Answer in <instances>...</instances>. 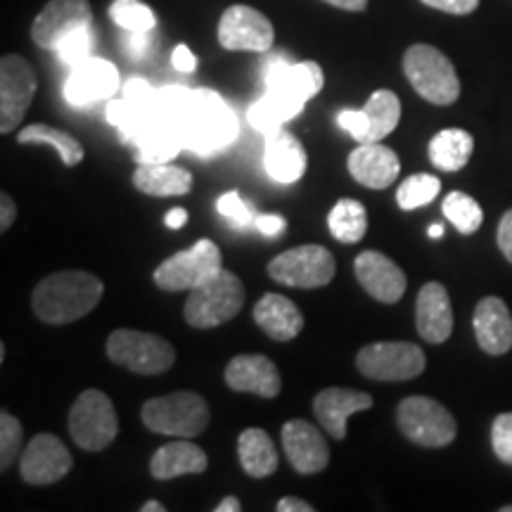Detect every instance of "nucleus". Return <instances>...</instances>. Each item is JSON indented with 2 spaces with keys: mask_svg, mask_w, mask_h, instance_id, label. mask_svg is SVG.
I'll list each match as a JSON object with an SVG mask.
<instances>
[{
  "mask_svg": "<svg viewBox=\"0 0 512 512\" xmlns=\"http://www.w3.org/2000/svg\"><path fill=\"white\" fill-rule=\"evenodd\" d=\"M159 102L164 117L178 128L183 150L207 157L226 150L238 138V117L219 93L207 88L192 91L171 83L159 91Z\"/></svg>",
  "mask_w": 512,
  "mask_h": 512,
  "instance_id": "f257e3e1",
  "label": "nucleus"
},
{
  "mask_svg": "<svg viewBox=\"0 0 512 512\" xmlns=\"http://www.w3.org/2000/svg\"><path fill=\"white\" fill-rule=\"evenodd\" d=\"M102 287L98 275L88 271H60L36 285L31 306L48 325H67L91 313L100 304Z\"/></svg>",
  "mask_w": 512,
  "mask_h": 512,
  "instance_id": "f03ea898",
  "label": "nucleus"
},
{
  "mask_svg": "<svg viewBox=\"0 0 512 512\" xmlns=\"http://www.w3.org/2000/svg\"><path fill=\"white\" fill-rule=\"evenodd\" d=\"M245 306V285L235 273L221 268L219 273L204 280L200 287L190 290L185 302V320L197 330L219 328L235 318Z\"/></svg>",
  "mask_w": 512,
  "mask_h": 512,
  "instance_id": "7ed1b4c3",
  "label": "nucleus"
},
{
  "mask_svg": "<svg viewBox=\"0 0 512 512\" xmlns=\"http://www.w3.org/2000/svg\"><path fill=\"white\" fill-rule=\"evenodd\" d=\"M403 74L415 93L432 105H453L460 98L456 67L439 48L415 43L403 55Z\"/></svg>",
  "mask_w": 512,
  "mask_h": 512,
  "instance_id": "20e7f679",
  "label": "nucleus"
},
{
  "mask_svg": "<svg viewBox=\"0 0 512 512\" xmlns=\"http://www.w3.org/2000/svg\"><path fill=\"white\" fill-rule=\"evenodd\" d=\"M140 418L150 432L192 439L209 427V406L200 394L176 392L147 401Z\"/></svg>",
  "mask_w": 512,
  "mask_h": 512,
  "instance_id": "39448f33",
  "label": "nucleus"
},
{
  "mask_svg": "<svg viewBox=\"0 0 512 512\" xmlns=\"http://www.w3.org/2000/svg\"><path fill=\"white\" fill-rule=\"evenodd\" d=\"M107 356L138 375H162L176 363V349L164 337L140 330H114L107 339Z\"/></svg>",
  "mask_w": 512,
  "mask_h": 512,
  "instance_id": "423d86ee",
  "label": "nucleus"
},
{
  "mask_svg": "<svg viewBox=\"0 0 512 512\" xmlns=\"http://www.w3.org/2000/svg\"><path fill=\"white\" fill-rule=\"evenodd\" d=\"M396 422L403 437L425 448L448 446L458 434L453 415L430 396H408L399 403Z\"/></svg>",
  "mask_w": 512,
  "mask_h": 512,
  "instance_id": "0eeeda50",
  "label": "nucleus"
},
{
  "mask_svg": "<svg viewBox=\"0 0 512 512\" xmlns=\"http://www.w3.org/2000/svg\"><path fill=\"white\" fill-rule=\"evenodd\" d=\"M119 418L110 396L100 389H86L69 413V434L83 451H102L117 439Z\"/></svg>",
  "mask_w": 512,
  "mask_h": 512,
  "instance_id": "6e6552de",
  "label": "nucleus"
},
{
  "mask_svg": "<svg viewBox=\"0 0 512 512\" xmlns=\"http://www.w3.org/2000/svg\"><path fill=\"white\" fill-rule=\"evenodd\" d=\"M223 268L221 249L211 240L195 242L185 252L162 261L155 271V283L164 292H190Z\"/></svg>",
  "mask_w": 512,
  "mask_h": 512,
  "instance_id": "1a4fd4ad",
  "label": "nucleus"
},
{
  "mask_svg": "<svg viewBox=\"0 0 512 512\" xmlns=\"http://www.w3.org/2000/svg\"><path fill=\"white\" fill-rule=\"evenodd\" d=\"M337 264L335 256L320 245H302L278 254L268 264V275L275 283L285 287H299V290H313V287L328 285L335 278Z\"/></svg>",
  "mask_w": 512,
  "mask_h": 512,
  "instance_id": "9d476101",
  "label": "nucleus"
},
{
  "mask_svg": "<svg viewBox=\"0 0 512 512\" xmlns=\"http://www.w3.org/2000/svg\"><path fill=\"white\" fill-rule=\"evenodd\" d=\"M425 351L411 342H380L363 347L356 368L377 382H406L425 370Z\"/></svg>",
  "mask_w": 512,
  "mask_h": 512,
  "instance_id": "9b49d317",
  "label": "nucleus"
},
{
  "mask_svg": "<svg viewBox=\"0 0 512 512\" xmlns=\"http://www.w3.org/2000/svg\"><path fill=\"white\" fill-rule=\"evenodd\" d=\"M36 93V74L22 55L0 60V131L10 133L27 117Z\"/></svg>",
  "mask_w": 512,
  "mask_h": 512,
  "instance_id": "f8f14e48",
  "label": "nucleus"
},
{
  "mask_svg": "<svg viewBox=\"0 0 512 512\" xmlns=\"http://www.w3.org/2000/svg\"><path fill=\"white\" fill-rule=\"evenodd\" d=\"M401 119V100L392 91H375L363 110H342L337 124L351 133L358 143H380L394 133Z\"/></svg>",
  "mask_w": 512,
  "mask_h": 512,
  "instance_id": "ddd939ff",
  "label": "nucleus"
},
{
  "mask_svg": "<svg viewBox=\"0 0 512 512\" xmlns=\"http://www.w3.org/2000/svg\"><path fill=\"white\" fill-rule=\"evenodd\" d=\"M119 88V69L110 60L91 55L72 67L64 81V100L72 107H93L102 100H112Z\"/></svg>",
  "mask_w": 512,
  "mask_h": 512,
  "instance_id": "4468645a",
  "label": "nucleus"
},
{
  "mask_svg": "<svg viewBox=\"0 0 512 512\" xmlns=\"http://www.w3.org/2000/svg\"><path fill=\"white\" fill-rule=\"evenodd\" d=\"M275 41V29L264 12L249 5H230L219 22V43L226 50L266 53Z\"/></svg>",
  "mask_w": 512,
  "mask_h": 512,
  "instance_id": "2eb2a0df",
  "label": "nucleus"
},
{
  "mask_svg": "<svg viewBox=\"0 0 512 512\" xmlns=\"http://www.w3.org/2000/svg\"><path fill=\"white\" fill-rule=\"evenodd\" d=\"M93 24V10L88 0H50L31 24V38L38 48L55 50L76 29Z\"/></svg>",
  "mask_w": 512,
  "mask_h": 512,
  "instance_id": "dca6fc26",
  "label": "nucleus"
},
{
  "mask_svg": "<svg viewBox=\"0 0 512 512\" xmlns=\"http://www.w3.org/2000/svg\"><path fill=\"white\" fill-rule=\"evenodd\" d=\"M19 470H22V479L27 484H55L72 470V453L67 451V446L55 434H36L24 446L22 458H19Z\"/></svg>",
  "mask_w": 512,
  "mask_h": 512,
  "instance_id": "f3484780",
  "label": "nucleus"
},
{
  "mask_svg": "<svg viewBox=\"0 0 512 512\" xmlns=\"http://www.w3.org/2000/svg\"><path fill=\"white\" fill-rule=\"evenodd\" d=\"M266 91L283 93L287 98L299 102V105H306L311 98H316L323 88L325 76L323 69L318 67L316 62H285L280 57H275L266 64L264 72Z\"/></svg>",
  "mask_w": 512,
  "mask_h": 512,
  "instance_id": "a211bd4d",
  "label": "nucleus"
},
{
  "mask_svg": "<svg viewBox=\"0 0 512 512\" xmlns=\"http://www.w3.org/2000/svg\"><path fill=\"white\" fill-rule=\"evenodd\" d=\"M283 446L287 460L299 475H316L330 463V448L323 434L311 422L290 420L283 427Z\"/></svg>",
  "mask_w": 512,
  "mask_h": 512,
  "instance_id": "6ab92c4d",
  "label": "nucleus"
},
{
  "mask_svg": "<svg viewBox=\"0 0 512 512\" xmlns=\"http://www.w3.org/2000/svg\"><path fill=\"white\" fill-rule=\"evenodd\" d=\"M373 408V396L366 392H356L347 387H328L313 399V413L325 432L332 439L347 437V422L351 415Z\"/></svg>",
  "mask_w": 512,
  "mask_h": 512,
  "instance_id": "aec40b11",
  "label": "nucleus"
},
{
  "mask_svg": "<svg viewBox=\"0 0 512 512\" xmlns=\"http://www.w3.org/2000/svg\"><path fill=\"white\" fill-rule=\"evenodd\" d=\"M354 271L363 290L377 302L396 304L406 292V275L382 252L358 254Z\"/></svg>",
  "mask_w": 512,
  "mask_h": 512,
  "instance_id": "412c9836",
  "label": "nucleus"
},
{
  "mask_svg": "<svg viewBox=\"0 0 512 512\" xmlns=\"http://www.w3.org/2000/svg\"><path fill=\"white\" fill-rule=\"evenodd\" d=\"M226 384L235 392L256 394L261 399H273L283 389L275 363L261 354L235 356L226 368Z\"/></svg>",
  "mask_w": 512,
  "mask_h": 512,
  "instance_id": "4be33fe9",
  "label": "nucleus"
},
{
  "mask_svg": "<svg viewBox=\"0 0 512 512\" xmlns=\"http://www.w3.org/2000/svg\"><path fill=\"white\" fill-rule=\"evenodd\" d=\"M349 174L358 183L373 190H384L396 181L401 171V162L394 150L380 143H361L356 150H351L347 159Z\"/></svg>",
  "mask_w": 512,
  "mask_h": 512,
  "instance_id": "5701e85b",
  "label": "nucleus"
},
{
  "mask_svg": "<svg viewBox=\"0 0 512 512\" xmlns=\"http://www.w3.org/2000/svg\"><path fill=\"white\" fill-rule=\"evenodd\" d=\"M472 328L479 349L491 356H503L512 349V316L503 299L484 297L472 316Z\"/></svg>",
  "mask_w": 512,
  "mask_h": 512,
  "instance_id": "b1692460",
  "label": "nucleus"
},
{
  "mask_svg": "<svg viewBox=\"0 0 512 512\" xmlns=\"http://www.w3.org/2000/svg\"><path fill=\"white\" fill-rule=\"evenodd\" d=\"M415 325L420 337L430 344H444L453 332V311L446 287L427 283L415 302Z\"/></svg>",
  "mask_w": 512,
  "mask_h": 512,
  "instance_id": "393cba45",
  "label": "nucleus"
},
{
  "mask_svg": "<svg viewBox=\"0 0 512 512\" xmlns=\"http://www.w3.org/2000/svg\"><path fill=\"white\" fill-rule=\"evenodd\" d=\"M254 320L268 337L275 342H290L302 332L304 316L297 304L283 297V294L268 292L254 306Z\"/></svg>",
  "mask_w": 512,
  "mask_h": 512,
  "instance_id": "a878e982",
  "label": "nucleus"
},
{
  "mask_svg": "<svg viewBox=\"0 0 512 512\" xmlns=\"http://www.w3.org/2000/svg\"><path fill=\"white\" fill-rule=\"evenodd\" d=\"M264 166L268 176L278 183H294L306 171V152L302 143L287 131H278L266 138Z\"/></svg>",
  "mask_w": 512,
  "mask_h": 512,
  "instance_id": "bb28decb",
  "label": "nucleus"
},
{
  "mask_svg": "<svg viewBox=\"0 0 512 512\" xmlns=\"http://www.w3.org/2000/svg\"><path fill=\"white\" fill-rule=\"evenodd\" d=\"M209 458L200 446L190 444V441H171L157 448V453L150 460V472L155 479H176L181 475H200L207 470Z\"/></svg>",
  "mask_w": 512,
  "mask_h": 512,
  "instance_id": "cd10ccee",
  "label": "nucleus"
},
{
  "mask_svg": "<svg viewBox=\"0 0 512 512\" xmlns=\"http://www.w3.org/2000/svg\"><path fill=\"white\" fill-rule=\"evenodd\" d=\"M133 185L152 197H178L192 190V174L183 166L138 164Z\"/></svg>",
  "mask_w": 512,
  "mask_h": 512,
  "instance_id": "c85d7f7f",
  "label": "nucleus"
},
{
  "mask_svg": "<svg viewBox=\"0 0 512 512\" xmlns=\"http://www.w3.org/2000/svg\"><path fill=\"white\" fill-rule=\"evenodd\" d=\"M238 456L242 470L254 479H266L278 470V453L273 439L259 427H249L238 439Z\"/></svg>",
  "mask_w": 512,
  "mask_h": 512,
  "instance_id": "c756f323",
  "label": "nucleus"
},
{
  "mask_svg": "<svg viewBox=\"0 0 512 512\" xmlns=\"http://www.w3.org/2000/svg\"><path fill=\"white\" fill-rule=\"evenodd\" d=\"M304 110V105L294 102L290 98H285L283 93L275 91H266L264 98L256 100L252 107H249L247 119L256 131L264 133V136H275L278 131H283V126L287 121L297 117L299 112Z\"/></svg>",
  "mask_w": 512,
  "mask_h": 512,
  "instance_id": "7c9ffc66",
  "label": "nucleus"
},
{
  "mask_svg": "<svg viewBox=\"0 0 512 512\" xmlns=\"http://www.w3.org/2000/svg\"><path fill=\"white\" fill-rule=\"evenodd\" d=\"M475 138L463 128H444L430 140V159L441 171H460L470 162Z\"/></svg>",
  "mask_w": 512,
  "mask_h": 512,
  "instance_id": "2f4dec72",
  "label": "nucleus"
},
{
  "mask_svg": "<svg viewBox=\"0 0 512 512\" xmlns=\"http://www.w3.org/2000/svg\"><path fill=\"white\" fill-rule=\"evenodd\" d=\"M328 226L332 238L344 242V245H354V242H361L363 235H366L368 211L361 202L344 197V200H339L335 207H332L328 216Z\"/></svg>",
  "mask_w": 512,
  "mask_h": 512,
  "instance_id": "473e14b6",
  "label": "nucleus"
},
{
  "mask_svg": "<svg viewBox=\"0 0 512 512\" xmlns=\"http://www.w3.org/2000/svg\"><path fill=\"white\" fill-rule=\"evenodd\" d=\"M19 145H50L60 152L64 166H76L83 159V147L74 136H69L67 131L53 128L48 124H31L19 131L17 136Z\"/></svg>",
  "mask_w": 512,
  "mask_h": 512,
  "instance_id": "72a5a7b5",
  "label": "nucleus"
},
{
  "mask_svg": "<svg viewBox=\"0 0 512 512\" xmlns=\"http://www.w3.org/2000/svg\"><path fill=\"white\" fill-rule=\"evenodd\" d=\"M441 211L448 221L453 223V228L463 235L477 233L479 226L484 221V211L479 207L477 200H472L465 192H448L444 204H441Z\"/></svg>",
  "mask_w": 512,
  "mask_h": 512,
  "instance_id": "f704fd0d",
  "label": "nucleus"
},
{
  "mask_svg": "<svg viewBox=\"0 0 512 512\" xmlns=\"http://www.w3.org/2000/svg\"><path fill=\"white\" fill-rule=\"evenodd\" d=\"M441 192V181L430 174H415L406 178L396 190V202L403 211H413L430 204Z\"/></svg>",
  "mask_w": 512,
  "mask_h": 512,
  "instance_id": "c9c22d12",
  "label": "nucleus"
},
{
  "mask_svg": "<svg viewBox=\"0 0 512 512\" xmlns=\"http://www.w3.org/2000/svg\"><path fill=\"white\" fill-rule=\"evenodd\" d=\"M110 17L117 27L126 31H152L157 27L155 12L143 0H114Z\"/></svg>",
  "mask_w": 512,
  "mask_h": 512,
  "instance_id": "e433bc0d",
  "label": "nucleus"
},
{
  "mask_svg": "<svg viewBox=\"0 0 512 512\" xmlns=\"http://www.w3.org/2000/svg\"><path fill=\"white\" fill-rule=\"evenodd\" d=\"M24 446V430L22 422L8 411L0 413V470H8L15 465Z\"/></svg>",
  "mask_w": 512,
  "mask_h": 512,
  "instance_id": "4c0bfd02",
  "label": "nucleus"
},
{
  "mask_svg": "<svg viewBox=\"0 0 512 512\" xmlns=\"http://www.w3.org/2000/svg\"><path fill=\"white\" fill-rule=\"evenodd\" d=\"M91 50H93V31L91 27H86V29H76L74 34L64 38L60 46L55 48V53L64 64H67V67H74V64H79L86 60V57H91Z\"/></svg>",
  "mask_w": 512,
  "mask_h": 512,
  "instance_id": "58836bf2",
  "label": "nucleus"
},
{
  "mask_svg": "<svg viewBox=\"0 0 512 512\" xmlns=\"http://www.w3.org/2000/svg\"><path fill=\"white\" fill-rule=\"evenodd\" d=\"M491 446L496 458L505 465H512V413H501L491 425Z\"/></svg>",
  "mask_w": 512,
  "mask_h": 512,
  "instance_id": "ea45409f",
  "label": "nucleus"
},
{
  "mask_svg": "<svg viewBox=\"0 0 512 512\" xmlns=\"http://www.w3.org/2000/svg\"><path fill=\"white\" fill-rule=\"evenodd\" d=\"M216 209H219L221 216H226V219L238 223V226H245V223H249V219H252V216H249L247 204L242 202V197L235 190L221 195L219 202H216Z\"/></svg>",
  "mask_w": 512,
  "mask_h": 512,
  "instance_id": "a19ab883",
  "label": "nucleus"
},
{
  "mask_svg": "<svg viewBox=\"0 0 512 512\" xmlns=\"http://www.w3.org/2000/svg\"><path fill=\"white\" fill-rule=\"evenodd\" d=\"M427 8L448 12V15H470L479 8V0H420Z\"/></svg>",
  "mask_w": 512,
  "mask_h": 512,
  "instance_id": "79ce46f5",
  "label": "nucleus"
},
{
  "mask_svg": "<svg viewBox=\"0 0 512 512\" xmlns=\"http://www.w3.org/2000/svg\"><path fill=\"white\" fill-rule=\"evenodd\" d=\"M498 249L512 264V209L505 211L501 223H498Z\"/></svg>",
  "mask_w": 512,
  "mask_h": 512,
  "instance_id": "37998d69",
  "label": "nucleus"
},
{
  "mask_svg": "<svg viewBox=\"0 0 512 512\" xmlns=\"http://www.w3.org/2000/svg\"><path fill=\"white\" fill-rule=\"evenodd\" d=\"M171 64H174L176 72H183V74H192L197 69V57L192 55V50L188 46H176L174 48V55H171Z\"/></svg>",
  "mask_w": 512,
  "mask_h": 512,
  "instance_id": "c03bdc74",
  "label": "nucleus"
},
{
  "mask_svg": "<svg viewBox=\"0 0 512 512\" xmlns=\"http://www.w3.org/2000/svg\"><path fill=\"white\" fill-rule=\"evenodd\" d=\"M128 41H126V53L133 57V60H140V57H145L147 48H150V38L147 34L150 31H128Z\"/></svg>",
  "mask_w": 512,
  "mask_h": 512,
  "instance_id": "a18cd8bd",
  "label": "nucleus"
},
{
  "mask_svg": "<svg viewBox=\"0 0 512 512\" xmlns=\"http://www.w3.org/2000/svg\"><path fill=\"white\" fill-rule=\"evenodd\" d=\"M285 219L278 214H261L256 216V228H259V233L264 235H280L285 230Z\"/></svg>",
  "mask_w": 512,
  "mask_h": 512,
  "instance_id": "49530a36",
  "label": "nucleus"
},
{
  "mask_svg": "<svg viewBox=\"0 0 512 512\" xmlns=\"http://www.w3.org/2000/svg\"><path fill=\"white\" fill-rule=\"evenodd\" d=\"M15 216H17V207L15 202H12L10 195H0V230L3 233H8L12 223H15Z\"/></svg>",
  "mask_w": 512,
  "mask_h": 512,
  "instance_id": "de8ad7c7",
  "label": "nucleus"
},
{
  "mask_svg": "<svg viewBox=\"0 0 512 512\" xmlns=\"http://www.w3.org/2000/svg\"><path fill=\"white\" fill-rule=\"evenodd\" d=\"M278 512H311L313 505L306 503L304 498H294V496H285L280 498L278 505H275Z\"/></svg>",
  "mask_w": 512,
  "mask_h": 512,
  "instance_id": "09e8293b",
  "label": "nucleus"
},
{
  "mask_svg": "<svg viewBox=\"0 0 512 512\" xmlns=\"http://www.w3.org/2000/svg\"><path fill=\"white\" fill-rule=\"evenodd\" d=\"M164 223H166V228L181 230L185 223H188V211L181 209V207L169 209V211H166V216H164Z\"/></svg>",
  "mask_w": 512,
  "mask_h": 512,
  "instance_id": "8fccbe9b",
  "label": "nucleus"
},
{
  "mask_svg": "<svg viewBox=\"0 0 512 512\" xmlns=\"http://www.w3.org/2000/svg\"><path fill=\"white\" fill-rule=\"evenodd\" d=\"M323 3L347 12H363L368 8V0H323Z\"/></svg>",
  "mask_w": 512,
  "mask_h": 512,
  "instance_id": "3c124183",
  "label": "nucleus"
},
{
  "mask_svg": "<svg viewBox=\"0 0 512 512\" xmlns=\"http://www.w3.org/2000/svg\"><path fill=\"white\" fill-rule=\"evenodd\" d=\"M214 510H216V512H240L242 505H240V501H238V498H235V496H226L219 505H216Z\"/></svg>",
  "mask_w": 512,
  "mask_h": 512,
  "instance_id": "603ef678",
  "label": "nucleus"
},
{
  "mask_svg": "<svg viewBox=\"0 0 512 512\" xmlns=\"http://www.w3.org/2000/svg\"><path fill=\"white\" fill-rule=\"evenodd\" d=\"M166 508L159 501H147L143 503V508H140V512H164Z\"/></svg>",
  "mask_w": 512,
  "mask_h": 512,
  "instance_id": "864d4df0",
  "label": "nucleus"
},
{
  "mask_svg": "<svg viewBox=\"0 0 512 512\" xmlns=\"http://www.w3.org/2000/svg\"><path fill=\"white\" fill-rule=\"evenodd\" d=\"M427 235H430L432 240H439L441 235H444V226H441V223H434V226H430V230H427Z\"/></svg>",
  "mask_w": 512,
  "mask_h": 512,
  "instance_id": "5fc2aeb1",
  "label": "nucleus"
},
{
  "mask_svg": "<svg viewBox=\"0 0 512 512\" xmlns=\"http://www.w3.org/2000/svg\"><path fill=\"white\" fill-rule=\"evenodd\" d=\"M501 512H512V505H505V508H501Z\"/></svg>",
  "mask_w": 512,
  "mask_h": 512,
  "instance_id": "6e6d98bb",
  "label": "nucleus"
}]
</instances>
